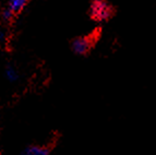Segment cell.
I'll return each mask as SVG.
<instances>
[{
  "label": "cell",
  "instance_id": "cell-5",
  "mask_svg": "<svg viewBox=\"0 0 156 155\" xmlns=\"http://www.w3.org/2000/svg\"><path fill=\"white\" fill-rule=\"evenodd\" d=\"M5 75L7 78V80L10 82H16L19 80V73L12 66H7L5 70Z\"/></svg>",
  "mask_w": 156,
  "mask_h": 155
},
{
  "label": "cell",
  "instance_id": "cell-7",
  "mask_svg": "<svg viewBox=\"0 0 156 155\" xmlns=\"http://www.w3.org/2000/svg\"><path fill=\"white\" fill-rule=\"evenodd\" d=\"M3 37H5V33L0 30V41H1V39H3Z\"/></svg>",
  "mask_w": 156,
  "mask_h": 155
},
{
  "label": "cell",
  "instance_id": "cell-1",
  "mask_svg": "<svg viewBox=\"0 0 156 155\" xmlns=\"http://www.w3.org/2000/svg\"><path fill=\"white\" fill-rule=\"evenodd\" d=\"M114 9L106 0H94L90 7V16L97 22H104L112 16Z\"/></svg>",
  "mask_w": 156,
  "mask_h": 155
},
{
  "label": "cell",
  "instance_id": "cell-3",
  "mask_svg": "<svg viewBox=\"0 0 156 155\" xmlns=\"http://www.w3.org/2000/svg\"><path fill=\"white\" fill-rule=\"evenodd\" d=\"M50 150L48 146H42V145H31L26 147L22 155H49Z\"/></svg>",
  "mask_w": 156,
  "mask_h": 155
},
{
  "label": "cell",
  "instance_id": "cell-2",
  "mask_svg": "<svg viewBox=\"0 0 156 155\" xmlns=\"http://www.w3.org/2000/svg\"><path fill=\"white\" fill-rule=\"evenodd\" d=\"M93 46V39L89 36H80L76 37L71 43L72 52L79 56H84L91 50Z\"/></svg>",
  "mask_w": 156,
  "mask_h": 155
},
{
  "label": "cell",
  "instance_id": "cell-6",
  "mask_svg": "<svg viewBox=\"0 0 156 155\" xmlns=\"http://www.w3.org/2000/svg\"><path fill=\"white\" fill-rule=\"evenodd\" d=\"M13 16H14V13H13L12 11H11L9 8H7V9H5V10H3V12H2V19L5 21H7V22H9V21L12 20Z\"/></svg>",
  "mask_w": 156,
  "mask_h": 155
},
{
  "label": "cell",
  "instance_id": "cell-4",
  "mask_svg": "<svg viewBox=\"0 0 156 155\" xmlns=\"http://www.w3.org/2000/svg\"><path fill=\"white\" fill-rule=\"evenodd\" d=\"M27 1L29 0H9L8 8L13 13H19L25 8V5H27Z\"/></svg>",
  "mask_w": 156,
  "mask_h": 155
}]
</instances>
